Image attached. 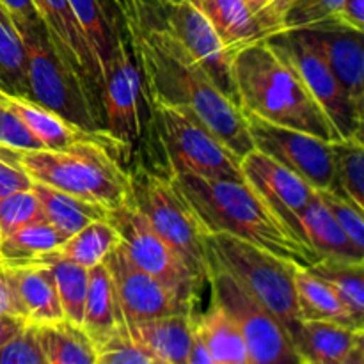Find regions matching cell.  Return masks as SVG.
I'll return each mask as SVG.
<instances>
[{
	"label": "cell",
	"mask_w": 364,
	"mask_h": 364,
	"mask_svg": "<svg viewBox=\"0 0 364 364\" xmlns=\"http://www.w3.org/2000/svg\"><path fill=\"white\" fill-rule=\"evenodd\" d=\"M130 34L149 103L194 117L237 156L255 149L240 107L228 100L144 0H114Z\"/></svg>",
	"instance_id": "1"
},
{
	"label": "cell",
	"mask_w": 364,
	"mask_h": 364,
	"mask_svg": "<svg viewBox=\"0 0 364 364\" xmlns=\"http://www.w3.org/2000/svg\"><path fill=\"white\" fill-rule=\"evenodd\" d=\"M169 176L206 235H231L301 267H311L322 259L281 223L245 180H212L191 173Z\"/></svg>",
	"instance_id": "2"
},
{
	"label": "cell",
	"mask_w": 364,
	"mask_h": 364,
	"mask_svg": "<svg viewBox=\"0 0 364 364\" xmlns=\"http://www.w3.org/2000/svg\"><path fill=\"white\" fill-rule=\"evenodd\" d=\"M233 77L242 112L308 132L323 141L340 139L301 75L265 39L235 53Z\"/></svg>",
	"instance_id": "3"
},
{
	"label": "cell",
	"mask_w": 364,
	"mask_h": 364,
	"mask_svg": "<svg viewBox=\"0 0 364 364\" xmlns=\"http://www.w3.org/2000/svg\"><path fill=\"white\" fill-rule=\"evenodd\" d=\"M107 137H87L60 149H6L32 181L50 185L109 210L132 198L130 173L114 159Z\"/></svg>",
	"instance_id": "4"
},
{
	"label": "cell",
	"mask_w": 364,
	"mask_h": 364,
	"mask_svg": "<svg viewBox=\"0 0 364 364\" xmlns=\"http://www.w3.org/2000/svg\"><path fill=\"white\" fill-rule=\"evenodd\" d=\"M14 27L23 45L31 100L87 134L107 135L98 95L64 63L43 20Z\"/></svg>",
	"instance_id": "5"
},
{
	"label": "cell",
	"mask_w": 364,
	"mask_h": 364,
	"mask_svg": "<svg viewBox=\"0 0 364 364\" xmlns=\"http://www.w3.org/2000/svg\"><path fill=\"white\" fill-rule=\"evenodd\" d=\"M206 244L213 259L281 323L299 354L302 341V318L299 313L294 279V269L297 263L279 258L231 235H208Z\"/></svg>",
	"instance_id": "6"
},
{
	"label": "cell",
	"mask_w": 364,
	"mask_h": 364,
	"mask_svg": "<svg viewBox=\"0 0 364 364\" xmlns=\"http://www.w3.org/2000/svg\"><path fill=\"white\" fill-rule=\"evenodd\" d=\"M132 201L160 238L201 284L208 283L210 256L203 226L171 176L137 167L130 173Z\"/></svg>",
	"instance_id": "7"
},
{
	"label": "cell",
	"mask_w": 364,
	"mask_h": 364,
	"mask_svg": "<svg viewBox=\"0 0 364 364\" xmlns=\"http://www.w3.org/2000/svg\"><path fill=\"white\" fill-rule=\"evenodd\" d=\"M153 107V123L169 174L191 173L212 180H244L240 156L199 121L166 105Z\"/></svg>",
	"instance_id": "8"
},
{
	"label": "cell",
	"mask_w": 364,
	"mask_h": 364,
	"mask_svg": "<svg viewBox=\"0 0 364 364\" xmlns=\"http://www.w3.org/2000/svg\"><path fill=\"white\" fill-rule=\"evenodd\" d=\"M208 284L212 301L217 302L237 326L245 343L249 364H302L301 355L281 323L262 308L213 256Z\"/></svg>",
	"instance_id": "9"
},
{
	"label": "cell",
	"mask_w": 364,
	"mask_h": 364,
	"mask_svg": "<svg viewBox=\"0 0 364 364\" xmlns=\"http://www.w3.org/2000/svg\"><path fill=\"white\" fill-rule=\"evenodd\" d=\"M144 96L141 66L134 53L130 34L123 25L100 82L103 124L107 135L119 149H130L141 137V100Z\"/></svg>",
	"instance_id": "10"
},
{
	"label": "cell",
	"mask_w": 364,
	"mask_h": 364,
	"mask_svg": "<svg viewBox=\"0 0 364 364\" xmlns=\"http://www.w3.org/2000/svg\"><path fill=\"white\" fill-rule=\"evenodd\" d=\"M265 41L301 75L313 98L336 128L338 137L347 139L363 134V109L352 102L322 55L297 28L276 32Z\"/></svg>",
	"instance_id": "11"
},
{
	"label": "cell",
	"mask_w": 364,
	"mask_h": 364,
	"mask_svg": "<svg viewBox=\"0 0 364 364\" xmlns=\"http://www.w3.org/2000/svg\"><path fill=\"white\" fill-rule=\"evenodd\" d=\"M107 220L116 228L128 255L141 269L176 291L181 299L196 304V297L203 284L192 276L176 252L156 235L132 198L123 205L109 210Z\"/></svg>",
	"instance_id": "12"
},
{
	"label": "cell",
	"mask_w": 364,
	"mask_h": 364,
	"mask_svg": "<svg viewBox=\"0 0 364 364\" xmlns=\"http://www.w3.org/2000/svg\"><path fill=\"white\" fill-rule=\"evenodd\" d=\"M255 149L294 171L313 188H329L333 183L331 142L295 128L281 127L244 112Z\"/></svg>",
	"instance_id": "13"
},
{
	"label": "cell",
	"mask_w": 364,
	"mask_h": 364,
	"mask_svg": "<svg viewBox=\"0 0 364 364\" xmlns=\"http://www.w3.org/2000/svg\"><path fill=\"white\" fill-rule=\"evenodd\" d=\"M153 9L160 23L194 57L217 89L238 105L233 55L228 52L208 20L188 0H167L162 6H153Z\"/></svg>",
	"instance_id": "14"
},
{
	"label": "cell",
	"mask_w": 364,
	"mask_h": 364,
	"mask_svg": "<svg viewBox=\"0 0 364 364\" xmlns=\"http://www.w3.org/2000/svg\"><path fill=\"white\" fill-rule=\"evenodd\" d=\"M102 262L112 277L127 326L174 313L194 311L196 304L181 299L176 291L141 269L128 255L123 242H119Z\"/></svg>",
	"instance_id": "15"
},
{
	"label": "cell",
	"mask_w": 364,
	"mask_h": 364,
	"mask_svg": "<svg viewBox=\"0 0 364 364\" xmlns=\"http://www.w3.org/2000/svg\"><path fill=\"white\" fill-rule=\"evenodd\" d=\"M240 167L244 180L265 199L281 223L304 242L299 215L315 196V188L258 149H251L240 160Z\"/></svg>",
	"instance_id": "16"
},
{
	"label": "cell",
	"mask_w": 364,
	"mask_h": 364,
	"mask_svg": "<svg viewBox=\"0 0 364 364\" xmlns=\"http://www.w3.org/2000/svg\"><path fill=\"white\" fill-rule=\"evenodd\" d=\"M306 41L322 55L352 102L363 109L364 102V48L363 31L340 21L297 28Z\"/></svg>",
	"instance_id": "17"
},
{
	"label": "cell",
	"mask_w": 364,
	"mask_h": 364,
	"mask_svg": "<svg viewBox=\"0 0 364 364\" xmlns=\"http://www.w3.org/2000/svg\"><path fill=\"white\" fill-rule=\"evenodd\" d=\"M64 63L70 64L100 98V73L91 46L68 0H32Z\"/></svg>",
	"instance_id": "18"
},
{
	"label": "cell",
	"mask_w": 364,
	"mask_h": 364,
	"mask_svg": "<svg viewBox=\"0 0 364 364\" xmlns=\"http://www.w3.org/2000/svg\"><path fill=\"white\" fill-rule=\"evenodd\" d=\"M302 363L364 364V327L336 322H302Z\"/></svg>",
	"instance_id": "19"
},
{
	"label": "cell",
	"mask_w": 364,
	"mask_h": 364,
	"mask_svg": "<svg viewBox=\"0 0 364 364\" xmlns=\"http://www.w3.org/2000/svg\"><path fill=\"white\" fill-rule=\"evenodd\" d=\"M217 32L228 52L235 57L245 46L270 38V32L251 13L244 0H188Z\"/></svg>",
	"instance_id": "20"
},
{
	"label": "cell",
	"mask_w": 364,
	"mask_h": 364,
	"mask_svg": "<svg viewBox=\"0 0 364 364\" xmlns=\"http://www.w3.org/2000/svg\"><path fill=\"white\" fill-rule=\"evenodd\" d=\"M192 313H174L144 320L128 326V329L155 358L156 364H187L192 338Z\"/></svg>",
	"instance_id": "21"
},
{
	"label": "cell",
	"mask_w": 364,
	"mask_h": 364,
	"mask_svg": "<svg viewBox=\"0 0 364 364\" xmlns=\"http://www.w3.org/2000/svg\"><path fill=\"white\" fill-rule=\"evenodd\" d=\"M11 272L28 322L41 326L64 318L57 284L48 263L32 262L11 265Z\"/></svg>",
	"instance_id": "22"
},
{
	"label": "cell",
	"mask_w": 364,
	"mask_h": 364,
	"mask_svg": "<svg viewBox=\"0 0 364 364\" xmlns=\"http://www.w3.org/2000/svg\"><path fill=\"white\" fill-rule=\"evenodd\" d=\"M299 226L304 242L320 258L364 262L363 249L352 244L350 238L320 201L316 192L299 215Z\"/></svg>",
	"instance_id": "23"
},
{
	"label": "cell",
	"mask_w": 364,
	"mask_h": 364,
	"mask_svg": "<svg viewBox=\"0 0 364 364\" xmlns=\"http://www.w3.org/2000/svg\"><path fill=\"white\" fill-rule=\"evenodd\" d=\"M2 91V89H0ZM2 100L21 121L25 127L31 130V134L38 139L46 149H60L66 146L73 144L75 141L87 137H107L109 135H95L87 134L82 128L75 127L70 121L60 117L53 110L46 109V107L39 105L34 100L27 98V96L11 95V92L2 91ZM112 141V139H110Z\"/></svg>",
	"instance_id": "24"
},
{
	"label": "cell",
	"mask_w": 364,
	"mask_h": 364,
	"mask_svg": "<svg viewBox=\"0 0 364 364\" xmlns=\"http://www.w3.org/2000/svg\"><path fill=\"white\" fill-rule=\"evenodd\" d=\"M123 322L124 318L112 277L103 262H100L98 265L87 269V295H85L82 329L95 347Z\"/></svg>",
	"instance_id": "25"
},
{
	"label": "cell",
	"mask_w": 364,
	"mask_h": 364,
	"mask_svg": "<svg viewBox=\"0 0 364 364\" xmlns=\"http://www.w3.org/2000/svg\"><path fill=\"white\" fill-rule=\"evenodd\" d=\"M68 2L91 46L102 82L103 70L116 43L117 32L124 25L123 18L114 0H68Z\"/></svg>",
	"instance_id": "26"
},
{
	"label": "cell",
	"mask_w": 364,
	"mask_h": 364,
	"mask_svg": "<svg viewBox=\"0 0 364 364\" xmlns=\"http://www.w3.org/2000/svg\"><path fill=\"white\" fill-rule=\"evenodd\" d=\"M295 290H297L299 313L302 322H336L343 326L364 327L363 320L355 318L333 288L309 272L306 267L295 265Z\"/></svg>",
	"instance_id": "27"
},
{
	"label": "cell",
	"mask_w": 364,
	"mask_h": 364,
	"mask_svg": "<svg viewBox=\"0 0 364 364\" xmlns=\"http://www.w3.org/2000/svg\"><path fill=\"white\" fill-rule=\"evenodd\" d=\"M31 191L34 192L41 205L46 223L52 224L64 238L75 235L92 220L107 219V210L103 206L85 201L50 185L32 181Z\"/></svg>",
	"instance_id": "28"
},
{
	"label": "cell",
	"mask_w": 364,
	"mask_h": 364,
	"mask_svg": "<svg viewBox=\"0 0 364 364\" xmlns=\"http://www.w3.org/2000/svg\"><path fill=\"white\" fill-rule=\"evenodd\" d=\"M192 327L205 343L212 364H249L245 343L237 326L217 302L212 301L208 311L192 313Z\"/></svg>",
	"instance_id": "29"
},
{
	"label": "cell",
	"mask_w": 364,
	"mask_h": 364,
	"mask_svg": "<svg viewBox=\"0 0 364 364\" xmlns=\"http://www.w3.org/2000/svg\"><path fill=\"white\" fill-rule=\"evenodd\" d=\"M36 327L46 364H96L92 341L80 326L63 318Z\"/></svg>",
	"instance_id": "30"
},
{
	"label": "cell",
	"mask_w": 364,
	"mask_h": 364,
	"mask_svg": "<svg viewBox=\"0 0 364 364\" xmlns=\"http://www.w3.org/2000/svg\"><path fill=\"white\" fill-rule=\"evenodd\" d=\"M333 183L329 191L345 196L364 208V146L363 134L331 142Z\"/></svg>",
	"instance_id": "31"
},
{
	"label": "cell",
	"mask_w": 364,
	"mask_h": 364,
	"mask_svg": "<svg viewBox=\"0 0 364 364\" xmlns=\"http://www.w3.org/2000/svg\"><path fill=\"white\" fill-rule=\"evenodd\" d=\"M119 242L121 237L116 228L107 219H98L68 237L53 255L91 269L98 265Z\"/></svg>",
	"instance_id": "32"
},
{
	"label": "cell",
	"mask_w": 364,
	"mask_h": 364,
	"mask_svg": "<svg viewBox=\"0 0 364 364\" xmlns=\"http://www.w3.org/2000/svg\"><path fill=\"white\" fill-rule=\"evenodd\" d=\"M306 269L329 284L348 311L364 322V262L322 258Z\"/></svg>",
	"instance_id": "33"
},
{
	"label": "cell",
	"mask_w": 364,
	"mask_h": 364,
	"mask_svg": "<svg viewBox=\"0 0 364 364\" xmlns=\"http://www.w3.org/2000/svg\"><path fill=\"white\" fill-rule=\"evenodd\" d=\"M64 240L66 238L46 220L28 224L0 237V259L11 265L39 262L45 255L55 251Z\"/></svg>",
	"instance_id": "34"
},
{
	"label": "cell",
	"mask_w": 364,
	"mask_h": 364,
	"mask_svg": "<svg viewBox=\"0 0 364 364\" xmlns=\"http://www.w3.org/2000/svg\"><path fill=\"white\" fill-rule=\"evenodd\" d=\"M39 262L48 263L52 269L64 318L82 327L85 295H87V269L70 259L59 258L53 255V251L43 256Z\"/></svg>",
	"instance_id": "35"
},
{
	"label": "cell",
	"mask_w": 364,
	"mask_h": 364,
	"mask_svg": "<svg viewBox=\"0 0 364 364\" xmlns=\"http://www.w3.org/2000/svg\"><path fill=\"white\" fill-rule=\"evenodd\" d=\"M0 89L11 95L31 98L23 45L9 13L2 4H0Z\"/></svg>",
	"instance_id": "36"
},
{
	"label": "cell",
	"mask_w": 364,
	"mask_h": 364,
	"mask_svg": "<svg viewBox=\"0 0 364 364\" xmlns=\"http://www.w3.org/2000/svg\"><path fill=\"white\" fill-rule=\"evenodd\" d=\"M341 2L343 0H276L274 18L279 32L340 21Z\"/></svg>",
	"instance_id": "37"
},
{
	"label": "cell",
	"mask_w": 364,
	"mask_h": 364,
	"mask_svg": "<svg viewBox=\"0 0 364 364\" xmlns=\"http://www.w3.org/2000/svg\"><path fill=\"white\" fill-rule=\"evenodd\" d=\"M96 364H156L155 358L132 336L127 322L95 345Z\"/></svg>",
	"instance_id": "38"
},
{
	"label": "cell",
	"mask_w": 364,
	"mask_h": 364,
	"mask_svg": "<svg viewBox=\"0 0 364 364\" xmlns=\"http://www.w3.org/2000/svg\"><path fill=\"white\" fill-rule=\"evenodd\" d=\"M43 220H46L45 213L32 191L14 192L0 199V237Z\"/></svg>",
	"instance_id": "39"
},
{
	"label": "cell",
	"mask_w": 364,
	"mask_h": 364,
	"mask_svg": "<svg viewBox=\"0 0 364 364\" xmlns=\"http://www.w3.org/2000/svg\"><path fill=\"white\" fill-rule=\"evenodd\" d=\"M315 192L345 235L350 238L352 244L364 251V217L361 206L329 188H315Z\"/></svg>",
	"instance_id": "40"
},
{
	"label": "cell",
	"mask_w": 364,
	"mask_h": 364,
	"mask_svg": "<svg viewBox=\"0 0 364 364\" xmlns=\"http://www.w3.org/2000/svg\"><path fill=\"white\" fill-rule=\"evenodd\" d=\"M0 364H46L36 323L27 326L0 347Z\"/></svg>",
	"instance_id": "41"
},
{
	"label": "cell",
	"mask_w": 364,
	"mask_h": 364,
	"mask_svg": "<svg viewBox=\"0 0 364 364\" xmlns=\"http://www.w3.org/2000/svg\"><path fill=\"white\" fill-rule=\"evenodd\" d=\"M0 148L23 151V149H41L43 144L31 134L23 121L4 103L0 91Z\"/></svg>",
	"instance_id": "42"
},
{
	"label": "cell",
	"mask_w": 364,
	"mask_h": 364,
	"mask_svg": "<svg viewBox=\"0 0 364 364\" xmlns=\"http://www.w3.org/2000/svg\"><path fill=\"white\" fill-rule=\"evenodd\" d=\"M31 188L32 178L21 169L20 164L6 159V155L0 151V199L14 192L31 191Z\"/></svg>",
	"instance_id": "43"
},
{
	"label": "cell",
	"mask_w": 364,
	"mask_h": 364,
	"mask_svg": "<svg viewBox=\"0 0 364 364\" xmlns=\"http://www.w3.org/2000/svg\"><path fill=\"white\" fill-rule=\"evenodd\" d=\"M0 315H16L27 318L23 302L18 295L16 283L13 279L11 265L2 259H0Z\"/></svg>",
	"instance_id": "44"
},
{
	"label": "cell",
	"mask_w": 364,
	"mask_h": 364,
	"mask_svg": "<svg viewBox=\"0 0 364 364\" xmlns=\"http://www.w3.org/2000/svg\"><path fill=\"white\" fill-rule=\"evenodd\" d=\"M0 4L6 7L14 25L32 23V21L41 20L32 0H0Z\"/></svg>",
	"instance_id": "45"
},
{
	"label": "cell",
	"mask_w": 364,
	"mask_h": 364,
	"mask_svg": "<svg viewBox=\"0 0 364 364\" xmlns=\"http://www.w3.org/2000/svg\"><path fill=\"white\" fill-rule=\"evenodd\" d=\"M340 23L363 31L364 27V0H343L340 9Z\"/></svg>",
	"instance_id": "46"
},
{
	"label": "cell",
	"mask_w": 364,
	"mask_h": 364,
	"mask_svg": "<svg viewBox=\"0 0 364 364\" xmlns=\"http://www.w3.org/2000/svg\"><path fill=\"white\" fill-rule=\"evenodd\" d=\"M244 2L247 4L251 13L262 21L263 27H265L270 34L279 32V28H277L276 25V18H274V0H244Z\"/></svg>",
	"instance_id": "47"
},
{
	"label": "cell",
	"mask_w": 364,
	"mask_h": 364,
	"mask_svg": "<svg viewBox=\"0 0 364 364\" xmlns=\"http://www.w3.org/2000/svg\"><path fill=\"white\" fill-rule=\"evenodd\" d=\"M28 320L25 316L16 315H0V347L11 340L14 334L20 333Z\"/></svg>",
	"instance_id": "48"
},
{
	"label": "cell",
	"mask_w": 364,
	"mask_h": 364,
	"mask_svg": "<svg viewBox=\"0 0 364 364\" xmlns=\"http://www.w3.org/2000/svg\"><path fill=\"white\" fill-rule=\"evenodd\" d=\"M187 364H212L208 350H206L205 343H203V341L199 340L198 334H196L194 327H192V338L187 354Z\"/></svg>",
	"instance_id": "49"
},
{
	"label": "cell",
	"mask_w": 364,
	"mask_h": 364,
	"mask_svg": "<svg viewBox=\"0 0 364 364\" xmlns=\"http://www.w3.org/2000/svg\"><path fill=\"white\" fill-rule=\"evenodd\" d=\"M144 2L153 4V6H162V4H166L167 0H144Z\"/></svg>",
	"instance_id": "50"
},
{
	"label": "cell",
	"mask_w": 364,
	"mask_h": 364,
	"mask_svg": "<svg viewBox=\"0 0 364 364\" xmlns=\"http://www.w3.org/2000/svg\"><path fill=\"white\" fill-rule=\"evenodd\" d=\"M274 4H276V0H274ZM276 25H277V23H276Z\"/></svg>",
	"instance_id": "51"
}]
</instances>
